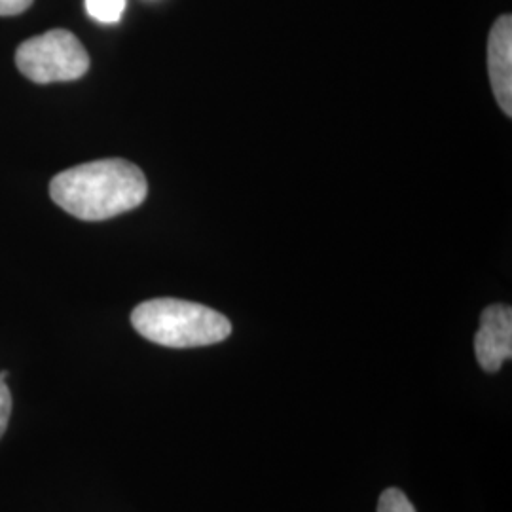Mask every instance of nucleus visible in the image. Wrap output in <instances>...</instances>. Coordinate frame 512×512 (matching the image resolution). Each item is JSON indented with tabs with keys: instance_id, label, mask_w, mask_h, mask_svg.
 <instances>
[{
	"instance_id": "7ed1b4c3",
	"label": "nucleus",
	"mask_w": 512,
	"mask_h": 512,
	"mask_svg": "<svg viewBox=\"0 0 512 512\" xmlns=\"http://www.w3.org/2000/svg\"><path fill=\"white\" fill-rule=\"evenodd\" d=\"M16 65L37 84L71 82L88 73L90 55L73 33L54 29L25 40L16 52Z\"/></svg>"
},
{
	"instance_id": "423d86ee",
	"label": "nucleus",
	"mask_w": 512,
	"mask_h": 512,
	"mask_svg": "<svg viewBox=\"0 0 512 512\" xmlns=\"http://www.w3.org/2000/svg\"><path fill=\"white\" fill-rule=\"evenodd\" d=\"M128 0H86V10L90 18L99 23H118L126 12Z\"/></svg>"
},
{
	"instance_id": "20e7f679",
	"label": "nucleus",
	"mask_w": 512,
	"mask_h": 512,
	"mask_svg": "<svg viewBox=\"0 0 512 512\" xmlns=\"http://www.w3.org/2000/svg\"><path fill=\"white\" fill-rule=\"evenodd\" d=\"M478 365L486 372H497L512 357L511 306L494 304L482 311L475 336Z\"/></svg>"
},
{
	"instance_id": "6e6552de",
	"label": "nucleus",
	"mask_w": 512,
	"mask_h": 512,
	"mask_svg": "<svg viewBox=\"0 0 512 512\" xmlns=\"http://www.w3.org/2000/svg\"><path fill=\"white\" fill-rule=\"evenodd\" d=\"M12 414V393L4 380H0V439L8 429V421Z\"/></svg>"
},
{
	"instance_id": "39448f33",
	"label": "nucleus",
	"mask_w": 512,
	"mask_h": 512,
	"mask_svg": "<svg viewBox=\"0 0 512 512\" xmlns=\"http://www.w3.org/2000/svg\"><path fill=\"white\" fill-rule=\"evenodd\" d=\"M488 74L501 110L512 116V18L501 16L488 38Z\"/></svg>"
},
{
	"instance_id": "f257e3e1",
	"label": "nucleus",
	"mask_w": 512,
	"mask_h": 512,
	"mask_svg": "<svg viewBox=\"0 0 512 512\" xmlns=\"http://www.w3.org/2000/svg\"><path fill=\"white\" fill-rule=\"evenodd\" d=\"M145 173L120 158L76 165L57 173L50 196L63 211L80 220H107L128 213L147 200Z\"/></svg>"
},
{
	"instance_id": "1a4fd4ad",
	"label": "nucleus",
	"mask_w": 512,
	"mask_h": 512,
	"mask_svg": "<svg viewBox=\"0 0 512 512\" xmlns=\"http://www.w3.org/2000/svg\"><path fill=\"white\" fill-rule=\"evenodd\" d=\"M33 0H0V16H18L25 12Z\"/></svg>"
},
{
	"instance_id": "0eeeda50",
	"label": "nucleus",
	"mask_w": 512,
	"mask_h": 512,
	"mask_svg": "<svg viewBox=\"0 0 512 512\" xmlns=\"http://www.w3.org/2000/svg\"><path fill=\"white\" fill-rule=\"evenodd\" d=\"M378 512H416V507L412 505V501L406 497L403 490L387 488L384 494L380 495Z\"/></svg>"
},
{
	"instance_id": "f03ea898",
	"label": "nucleus",
	"mask_w": 512,
	"mask_h": 512,
	"mask_svg": "<svg viewBox=\"0 0 512 512\" xmlns=\"http://www.w3.org/2000/svg\"><path fill=\"white\" fill-rule=\"evenodd\" d=\"M131 325L148 342L164 348L213 346L232 334V323L202 304L179 298H152L131 313Z\"/></svg>"
},
{
	"instance_id": "9d476101",
	"label": "nucleus",
	"mask_w": 512,
	"mask_h": 512,
	"mask_svg": "<svg viewBox=\"0 0 512 512\" xmlns=\"http://www.w3.org/2000/svg\"><path fill=\"white\" fill-rule=\"evenodd\" d=\"M6 378H8V370H4V372H0V380H4V382H6Z\"/></svg>"
}]
</instances>
